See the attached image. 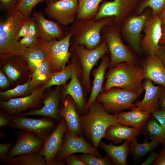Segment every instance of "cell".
I'll return each mask as SVG.
<instances>
[{"instance_id":"cell-1","label":"cell","mask_w":165,"mask_h":165,"mask_svg":"<svg viewBox=\"0 0 165 165\" xmlns=\"http://www.w3.org/2000/svg\"><path fill=\"white\" fill-rule=\"evenodd\" d=\"M29 17L14 8L8 12L0 23V57L4 61L15 56H22L27 48L21 46L17 36L21 26Z\"/></svg>"},{"instance_id":"cell-2","label":"cell","mask_w":165,"mask_h":165,"mask_svg":"<svg viewBox=\"0 0 165 165\" xmlns=\"http://www.w3.org/2000/svg\"><path fill=\"white\" fill-rule=\"evenodd\" d=\"M104 92L113 87L141 94L144 90L142 68L138 64L122 62L110 68L106 74Z\"/></svg>"},{"instance_id":"cell-3","label":"cell","mask_w":165,"mask_h":165,"mask_svg":"<svg viewBox=\"0 0 165 165\" xmlns=\"http://www.w3.org/2000/svg\"><path fill=\"white\" fill-rule=\"evenodd\" d=\"M89 112L80 117L81 129L90 141L93 146L98 149L99 143L107 128L119 123L116 116L106 112L102 105L96 100L89 109Z\"/></svg>"},{"instance_id":"cell-4","label":"cell","mask_w":165,"mask_h":165,"mask_svg":"<svg viewBox=\"0 0 165 165\" xmlns=\"http://www.w3.org/2000/svg\"><path fill=\"white\" fill-rule=\"evenodd\" d=\"M114 16L108 17L96 20L90 19L77 20L71 29L74 39V46L79 45L85 48L93 49L101 43V31L105 27L112 24L115 20Z\"/></svg>"},{"instance_id":"cell-5","label":"cell","mask_w":165,"mask_h":165,"mask_svg":"<svg viewBox=\"0 0 165 165\" xmlns=\"http://www.w3.org/2000/svg\"><path fill=\"white\" fill-rule=\"evenodd\" d=\"M72 36L70 32L59 40L54 39L47 41L40 37L38 38L36 46L46 53L53 72L62 70L69 62L72 53L69 51V47Z\"/></svg>"},{"instance_id":"cell-6","label":"cell","mask_w":165,"mask_h":165,"mask_svg":"<svg viewBox=\"0 0 165 165\" xmlns=\"http://www.w3.org/2000/svg\"><path fill=\"white\" fill-rule=\"evenodd\" d=\"M107 26L103 35L110 53V68L122 62L138 64V59L133 52L122 41L116 26Z\"/></svg>"},{"instance_id":"cell-7","label":"cell","mask_w":165,"mask_h":165,"mask_svg":"<svg viewBox=\"0 0 165 165\" xmlns=\"http://www.w3.org/2000/svg\"><path fill=\"white\" fill-rule=\"evenodd\" d=\"M140 94L122 89L113 87L108 90L100 93L96 100L102 105L105 110L115 114L123 110L136 107L134 102Z\"/></svg>"},{"instance_id":"cell-8","label":"cell","mask_w":165,"mask_h":165,"mask_svg":"<svg viewBox=\"0 0 165 165\" xmlns=\"http://www.w3.org/2000/svg\"><path fill=\"white\" fill-rule=\"evenodd\" d=\"M75 52L79 58L82 70V82L87 91L90 90V74L93 67L98 60L109 52L108 45L104 40L96 48L87 49L83 46H74Z\"/></svg>"},{"instance_id":"cell-9","label":"cell","mask_w":165,"mask_h":165,"mask_svg":"<svg viewBox=\"0 0 165 165\" xmlns=\"http://www.w3.org/2000/svg\"><path fill=\"white\" fill-rule=\"evenodd\" d=\"M62 146L56 159L63 160L69 156L76 153H91L102 157L97 149L84 139L82 135L78 136L68 130L64 134Z\"/></svg>"},{"instance_id":"cell-10","label":"cell","mask_w":165,"mask_h":165,"mask_svg":"<svg viewBox=\"0 0 165 165\" xmlns=\"http://www.w3.org/2000/svg\"><path fill=\"white\" fill-rule=\"evenodd\" d=\"M10 117L12 127L30 132L44 140L55 125L49 117L34 119L19 116Z\"/></svg>"},{"instance_id":"cell-11","label":"cell","mask_w":165,"mask_h":165,"mask_svg":"<svg viewBox=\"0 0 165 165\" xmlns=\"http://www.w3.org/2000/svg\"><path fill=\"white\" fill-rule=\"evenodd\" d=\"M79 3L77 0H59L49 3L45 13L59 24L67 25L75 22Z\"/></svg>"},{"instance_id":"cell-12","label":"cell","mask_w":165,"mask_h":165,"mask_svg":"<svg viewBox=\"0 0 165 165\" xmlns=\"http://www.w3.org/2000/svg\"><path fill=\"white\" fill-rule=\"evenodd\" d=\"M138 0H114L103 2L94 17L96 20L112 16L119 24L137 6Z\"/></svg>"},{"instance_id":"cell-13","label":"cell","mask_w":165,"mask_h":165,"mask_svg":"<svg viewBox=\"0 0 165 165\" xmlns=\"http://www.w3.org/2000/svg\"><path fill=\"white\" fill-rule=\"evenodd\" d=\"M67 130L64 119L61 120L53 132L44 140V144L38 153L45 158L47 165H56V156L63 142L62 138Z\"/></svg>"},{"instance_id":"cell-14","label":"cell","mask_w":165,"mask_h":165,"mask_svg":"<svg viewBox=\"0 0 165 165\" xmlns=\"http://www.w3.org/2000/svg\"><path fill=\"white\" fill-rule=\"evenodd\" d=\"M44 90L42 86H38L31 94L24 97L12 98L6 101H1V107L9 116L18 115L28 108L38 106L43 97Z\"/></svg>"},{"instance_id":"cell-15","label":"cell","mask_w":165,"mask_h":165,"mask_svg":"<svg viewBox=\"0 0 165 165\" xmlns=\"http://www.w3.org/2000/svg\"><path fill=\"white\" fill-rule=\"evenodd\" d=\"M143 31L145 35L141 42L142 50L147 55H154L162 35V22L159 15L149 16Z\"/></svg>"},{"instance_id":"cell-16","label":"cell","mask_w":165,"mask_h":165,"mask_svg":"<svg viewBox=\"0 0 165 165\" xmlns=\"http://www.w3.org/2000/svg\"><path fill=\"white\" fill-rule=\"evenodd\" d=\"M149 14V11L147 10L140 15L131 16L126 20L123 28V32L127 41L138 54L141 53L142 50L141 33Z\"/></svg>"},{"instance_id":"cell-17","label":"cell","mask_w":165,"mask_h":165,"mask_svg":"<svg viewBox=\"0 0 165 165\" xmlns=\"http://www.w3.org/2000/svg\"><path fill=\"white\" fill-rule=\"evenodd\" d=\"M44 143V140L24 131L20 134L16 143L10 149L6 160L18 155L38 153Z\"/></svg>"},{"instance_id":"cell-18","label":"cell","mask_w":165,"mask_h":165,"mask_svg":"<svg viewBox=\"0 0 165 165\" xmlns=\"http://www.w3.org/2000/svg\"><path fill=\"white\" fill-rule=\"evenodd\" d=\"M142 75L145 79L165 87V68L154 55H147L141 62Z\"/></svg>"},{"instance_id":"cell-19","label":"cell","mask_w":165,"mask_h":165,"mask_svg":"<svg viewBox=\"0 0 165 165\" xmlns=\"http://www.w3.org/2000/svg\"><path fill=\"white\" fill-rule=\"evenodd\" d=\"M59 87L49 92L44 99L43 106L38 109H33L18 115L21 116H42L58 120L59 118L58 106L60 101Z\"/></svg>"},{"instance_id":"cell-20","label":"cell","mask_w":165,"mask_h":165,"mask_svg":"<svg viewBox=\"0 0 165 165\" xmlns=\"http://www.w3.org/2000/svg\"><path fill=\"white\" fill-rule=\"evenodd\" d=\"M145 95L141 101H136V107L141 110L150 112L151 114L158 109L160 107L159 98L163 86L154 85L150 80L145 79L143 82Z\"/></svg>"},{"instance_id":"cell-21","label":"cell","mask_w":165,"mask_h":165,"mask_svg":"<svg viewBox=\"0 0 165 165\" xmlns=\"http://www.w3.org/2000/svg\"><path fill=\"white\" fill-rule=\"evenodd\" d=\"M33 16L38 28L39 37L46 41H49L62 37L63 32L58 24L47 20L42 14L35 10Z\"/></svg>"},{"instance_id":"cell-22","label":"cell","mask_w":165,"mask_h":165,"mask_svg":"<svg viewBox=\"0 0 165 165\" xmlns=\"http://www.w3.org/2000/svg\"><path fill=\"white\" fill-rule=\"evenodd\" d=\"M141 134V133L140 130L117 123L107 128L103 138L114 144H119L124 140L131 141Z\"/></svg>"},{"instance_id":"cell-23","label":"cell","mask_w":165,"mask_h":165,"mask_svg":"<svg viewBox=\"0 0 165 165\" xmlns=\"http://www.w3.org/2000/svg\"><path fill=\"white\" fill-rule=\"evenodd\" d=\"M115 114L119 123L133 127L141 131L151 116L150 112L142 110L137 107L131 111L120 112Z\"/></svg>"},{"instance_id":"cell-24","label":"cell","mask_w":165,"mask_h":165,"mask_svg":"<svg viewBox=\"0 0 165 165\" xmlns=\"http://www.w3.org/2000/svg\"><path fill=\"white\" fill-rule=\"evenodd\" d=\"M110 59L108 56L105 55L102 58L100 64L92 72L94 77L91 93L87 102L85 105V108L88 110L90 106L96 100L99 94L104 92L103 83L105 72L109 67Z\"/></svg>"},{"instance_id":"cell-25","label":"cell","mask_w":165,"mask_h":165,"mask_svg":"<svg viewBox=\"0 0 165 165\" xmlns=\"http://www.w3.org/2000/svg\"><path fill=\"white\" fill-rule=\"evenodd\" d=\"M130 143V140H125L123 144L117 146L113 145L112 142L107 144L101 140L99 147L106 152L112 163L116 165H127Z\"/></svg>"},{"instance_id":"cell-26","label":"cell","mask_w":165,"mask_h":165,"mask_svg":"<svg viewBox=\"0 0 165 165\" xmlns=\"http://www.w3.org/2000/svg\"><path fill=\"white\" fill-rule=\"evenodd\" d=\"M59 113L64 119L67 126V130L78 136H80L82 129L80 118L77 113L75 105L71 98H65L64 106L59 110Z\"/></svg>"},{"instance_id":"cell-27","label":"cell","mask_w":165,"mask_h":165,"mask_svg":"<svg viewBox=\"0 0 165 165\" xmlns=\"http://www.w3.org/2000/svg\"><path fill=\"white\" fill-rule=\"evenodd\" d=\"M71 79L65 88L63 98L70 95L77 108L82 110L85 108V100L82 87L77 77V71L74 73Z\"/></svg>"},{"instance_id":"cell-28","label":"cell","mask_w":165,"mask_h":165,"mask_svg":"<svg viewBox=\"0 0 165 165\" xmlns=\"http://www.w3.org/2000/svg\"><path fill=\"white\" fill-rule=\"evenodd\" d=\"M75 61L73 60L62 70L53 72L48 80L42 86L43 89L54 85L59 86L63 84L71 79L74 73L77 71Z\"/></svg>"},{"instance_id":"cell-29","label":"cell","mask_w":165,"mask_h":165,"mask_svg":"<svg viewBox=\"0 0 165 165\" xmlns=\"http://www.w3.org/2000/svg\"><path fill=\"white\" fill-rule=\"evenodd\" d=\"M141 134L148 135L152 140L163 144L165 141V127L161 124L152 115L141 131Z\"/></svg>"},{"instance_id":"cell-30","label":"cell","mask_w":165,"mask_h":165,"mask_svg":"<svg viewBox=\"0 0 165 165\" xmlns=\"http://www.w3.org/2000/svg\"><path fill=\"white\" fill-rule=\"evenodd\" d=\"M160 144L155 140L148 142V139H146L142 143H138L137 138H135L131 141L130 152L134 158L140 159L156 148Z\"/></svg>"},{"instance_id":"cell-31","label":"cell","mask_w":165,"mask_h":165,"mask_svg":"<svg viewBox=\"0 0 165 165\" xmlns=\"http://www.w3.org/2000/svg\"><path fill=\"white\" fill-rule=\"evenodd\" d=\"M22 57L32 72L47 59L45 52L37 46L27 48Z\"/></svg>"},{"instance_id":"cell-32","label":"cell","mask_w":165,"mask_h":165,"mask_svg":"<svg viewBox=\"0 0 165 165\" xmlns=\"http://www.w3.org/2000/svg\"><path fill=\"white\" fill-rule=\"evenodd\" d=\"M102 0H82L79 2L76 17L77 20H88L94 17Z\"/></svg>"},{"instance_id":"cell-33","label":"cell","mask_w":165,"mask_h":165,"mask_svg":"<svg viewBox=\"0 0 165 165\" xmlns=\"http://www.w3.org/2000/svg\"><path fill=\"white\" fill-rule=\"evenodd\" d=\"M9 165H47L43 156L38 153L20 155L6 159Z\"/></svg>"},{"instance_id":"cell-34","label":"cell","mask_w":165,"mask_h":165,"mask_svg":"<svg viewBox=\"0 0 165 165\" xmlns=\"http://www.w3.org/2000/svg\"><path fill=\"white\" fill-rule=\"evenodd\" d=\"M53 72L49 62L46 59L32 72L31 82L36 87L43 84L48 80Z\"/></svg>"},{"instance_id":"cell-35","label":"cell","mask_w":165,"mask_h":165,"mask_svg":"<svg viewBox=\"0 0 165 165\" xmlns=\"http://www.w3.org/2000/svg\"><path fill=\"white\" fill-rule=\"evenodd\" d=\"M31 79L29 78L26 82L22 84L18 85L13 89L0 92L1 98L9 99L18 96L31 94L32 91L36 88L31 84Z\"/></svg>"},{"instance_id":"cell-36","label":"cell","mask_w":165,"mask_h":165,"mask_svg":"<svg viewBox=\"0 0 165 165\" xmlns=\"http://www.w3.org/2000/svg\"><path fill=\"white\" fill-rule=\"evenodd\" d=\"M78 156L85 165H110L112 164L107 155L102 157L91 153H82Z\"/></svg>"},{"instance_id":"cell-37","label":"cell","mask_w":165,"mask_h":165,"mask_svg":"<svg viewBox=\"0 0 165 165\" xmlns=\"http://www.w3.org/2000/svg\"><path fill=\"white\" fill-rule=\"evenodd\" d=\"M165 6V0H145L138 7L137 12L138 15L141 14L144 9L148 7L152 9V15H159Z\"/></svg>"},{"instance_id":"cell-38","label":"cell","mask_w":165,"mask_h":165,"mask_svg":"<svg viewBox=\"0 0 165 165\" xmlns=\"http://www.w3.org/2000/svg\"><path fill=\"white\" fill-rule=\"evenodd\" d=\"M45 0H21L14 8L20 11L24 16L29 17L32 10L37 4Z\"/></svg>"},{"instance_id":"cell-39","label":"cell","mask_w":165,"mask_h":165,"mask_svg":"<svg viewBox=\"0 0 165 165\" xmlns=\"http://www.w3.org/2000/svg\"><path fill=\"white\" fill-rule=\"evenodd\" d=\"M3 70L10 81L17 80L20 76V72L17 68L11 63H7L3 67Z\"/></svg>"},{"instance_id":"cell-40","label":"cell","mask_w":165,"mask_h":165,"mask_svg":"<svg viewBox=\"0 0 165 165\" xmlns=\"http://www.w3.org/2000/svg\"><path fill=\"white\" fill-rule=\"evenodd\" d=\"M14 143L0 144V160L1 163L5 162L6 157L11 147Z\"/></svg>"},{"instance_id":"cell-41","label":"cell","mask_w":165,"mask_h":165,"mask_svg":"<svg viewBox=\"0 0 165 165\" xmlns=\"http://www.w3.org/2000/svg\"><path fill=\"white\" fill-rule=\"evenodd\" d=\"M38 38L27 35L20 39L19 42L21 46L27 48L36 46Z\"/></svg>"},{"instance_id":"cell-42","label":"cell","mask_w":165,"mask_h":165,"mask_svg":"<svg viewBox=\"0 0 165 165\" xmlns=\"http://www.w3.org/2000/svg\"><path fill=\"white\" fill-rule=\"evenodd\" d=\"M27 35L35 38H38L39 37V33L38 28L34 19H31Z\"/></svg>"},{"instance_id":"cell-43","label":"cell","mask_w":165,"mask_h":165,"mask_svg":"<svg viewBox=\"0 0 165 165\" xmlns=\"http://www.w3.org/2000/svg\"><path fill=\"white\" fill-rule=\"evenodd\" d=\"M1 8L8 11L14 8L18 2V0H0Z\"/></svg>"},{"instance_id":"cell-44","label":"cell","mask_w":165,"mask_h":165,"mask_svg":"<svg viewBox=\"0 0 165 165\" xmlns=\"http://www.w3.org/2000/svg\"><path fill=\"white\" fill-rule=\"evenodd\" d=\"M151 115L161 124L165 127V110L159 107L158 109L151 114Z\"/></svg>"},{"instance_id":"cell-45","label":"cell","mask_w":165,"mask_h":165,"mask_svg":"<svg viewBox=\"0 0 165 165\" xmlns=\"http://www.w3.org/2000/svg\"><path fill=\"white\" fill-rule=\"evenodd\" d=\"M30 21L31 18H28L21 27L17 36L18 40L19 41L20 38H23L27 35Z\"/></svg>"},{"instance_id":"cell-46","label":"cell","mask_w":165,"mask_h":165,"mask_svg":"<svg viewBox=\"0 0 165 165\" xmlns=\"http://www.w3.org/2000/svg\"><path fill=\"white\" fill-rule=\"evenodd\" d=\"M64 159L65 163L68 165H85L78 156H76L74 154L69 156Z\"/></svg>"},{"instance_id":"cell-47","label":"cell","mask_w":165,"mask_h":165,"mask_svg":"<svg viewBox=\"0 0 165 165\" xmlns=\"http://www.w3.org/2000/svg\"><path fill=\"white\" fill-rule=\"evenodd\" d=\"M155 55L165 68V43L159 44V48Z\"/></svg>"},{"instance_id":"cell-48","label":"cell","mask_w":165,"mask_h":165,"mask_svg":"<svg viewBox=\"0 0 165 165\" xmlns=\"http://www.w3.org/2000/svg\"><path fill=\"white\" fill-rule=\"evenodd\" d=\"M159 154L154 151H152L149 153L146 159L141 165H149L152 164L158 157Z\"/></svg>"},{"instance_id":"cell-49","label":"cell","mask_w":165,"mask_h":165,"mask_svg":"<svg viewBox=\"0 0 165 165\" xmlns=\"http://www.w3.org/2000/svg\"><path fill=\"white\" fill-rule=\"evenodd\" d=\"M11 123L10 116L1 112L0 114V127H2L11 125Z\"/></svg>"},{"instance_id":"cell-50","label":"cell","mask_w":165,"mask_h":165,"mask_svg":"<svg viewBox=\"0 0 165 165\" xmlns=\"http://www.w3.org/2000/svg\"><path fill=\"white\" fill-rule=\"evenodd\" d=\"M153 165H165V147L161 151L159 155L152 163Z\"/></svg>"},{"instance_id":"cell-51","label":"cell","mask_w":165,"mask_h":165,"mask_svg":"<svg viewBox=\"0 0 165 165\" xmlns=\"http://www.w3.org/2000/svg\"><path fill=\"white\" fill-rule=\"evenodd\" d=\"M9 82L5 75L1 70L0 71V87L4 89L8 87Z\"/></svg>"},{"instance_id":"cell-52","label":"cell","mask_w":165,"mask_h":165,"mask_svg":"<svg viewBox=\"0 0 165 165\" xmlns=\"http://www.w3.org/2000/svg\"><path fill=\"white\" fill-rule=\"evenodd\" d=\"M159 107L165 110V87H163L159 98Z\"/></svg>"},{"instance_id":"cell-53","label":"cell","mask_w":165,"mask_h":165,"mask_svg":"<svg viewBox=\"0 0 165 165\" xmlns=\"http://www.w3.org/2000/svg\"><path fill=\"white\" fill-rule=\"evenodd\" d=\"M162 22V26H165V6L159 15Z\"/></svg>"},{"instance_id":"cell-54","label":"cell","mask_w":165,"mask_h":165,"mask_svg":"<svg viewBox=\"0 0 165 165\" xmlns=\"http://www.w3.org/2000/svg\"><path fill=\"white\" fill-rule=\"evenodd\" d=\"M165 43V26H162V35L159 42V44Z\"/></svg>"},{"instance_id":"cell-55","label":"cell","mask_w":165,"mask_h":165,"mask_svg":"<svg viewBox=\"0 0 165 165\" xmlns=\"http://www.w3.org/2000/svg\"><path fill=\"white\" fill-rule=\"evenodd\" d=\"M59 0H49V3L54 2Z\"/></svg>"},{"instance_id":"cell-56","label":"cell","mask_w":165,"mask_h":165,"mask_svg":"<svg viewBox=\"0 0 165 165\" xmlns=\"http://www.w3.org/2000/svg\"><path fill=\"white\" fill-rule=\"evenodd\" d=\"M77 0L79 2L80 1H81L82 0Z\"/></svg>"},{"instance_id":"cell-57","label":"cell","mask_w":165,"mask_h":165,"mask_svg":"<svg viewBox=\"0 0 165 165\" xmlns=\"http://www.w3.org/2000/svg\"><path fill=\"white\" fill-rule=\"evenodd\" d=\"M163 144L164 145H165V141L164 142V143H163Z\"/></svg>"},{"instance_id":"cell-58","label":"cell","mask_w":165,"mask_h":165,"mask_svg":"<svg viewBox=\"0 0 165 165\" xmlns=\"http://www.w3.org/2000/svg\"><path fill=\"white\" fill-rule=\"evenodd\" d=\"M18 0V2H20L21 0Z\"/></svg>"}]
</instances>
